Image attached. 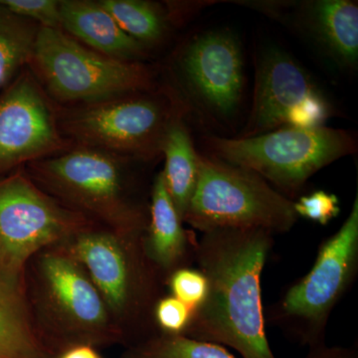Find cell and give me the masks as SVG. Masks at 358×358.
I'll use <instances>...</instances> for the list:
<instances>
[{
	"label": "cell",
	"mask_w": 358,
	"mask_h": 358,
	"mask_svg": "<svg viewBox=\"0 0 358 358\" xmlns=\"http://www.w3.org/2000/svg\"><path fill=\"white\" fill-rule=\"evenodd\" d=\"M273 234L262 229L202 233L194 261L208 292L183 336L226 345L243 358H275L266 334L261 279Z\"/></svg>",
	"instance_id": "6da1fadb"
},
{
	"label": "cell",
	"mask_w": 358,
	"mask_h": 358,
	"mask_svg": "<svg viewBox=\"0 0 358 358\" xmlns=\"http://www.w3.org/2000/svg\"><path fill=\"white\" fill-rule=\"evenodd\" d=\"M24 286L35 333L52 357L75 345L126 341L88 273L60 245L28 261Z\"/></svg>",
	"instance_id": "7a4b0ae2"
},
{
	"label": "cell",
	"mask_w": 358,
	"mask_h": 358,
	"mask_svg": "<svg viewBox=\"0 0 358 358\" xmlns=\"http://www.w3.org/2000/svg\"><path fill=\"white\" fill-rule=\"evenodd\" d=\"M145 233L96 225L58 244L83 266L126 341L157 334L154 310L166 285L145 253Z\"/></svg>",
	"instance_id": "3957f363"
},
{
	"label": "cell",
	"mask_w": 358,
	"mask_h": 358,
	"mask_svg": "<svg viewBox=\"0 0 358 358\" xmlns=\"http://www.w3.org/2000/svg\"><path fill=\"white\" fill-rule=\"evenodd\" d=\"M127 162L95 148L73 147L26 164L24 171L47 194L96 225L143 233L148 210L131 195Z\"/></svg>",
	"instance_id": "277c9868"
},
{
	"label": "cell",
	"mask_w": 358,
	"mask_h": 358,
	"mask_svg": "<svg viewBox=\"0 0 358 358\" xmlns=\"http://www.w3.org/2000/svg\"><path fill=\"white\" fill-rule=\"evenodd\" d=\"M187 110L182 100L164 89L55 107L59 129L73 147L143 162L162 154L167 129Z\"/></svg>",
	"instance_id": "5b68a950"
},
{
	"label": "cell",
	"mask_w": 358,
	"mask_h": 358,
	"mask_svg": "<svg viewBox=\"0 0 358 358\" xmlns=\"http://www.w3.org/2000/svg\"><path fill=\"white\" fill-rule=\"evenodd\" d=\"M47 96L63 106L87 105L157 89L152 68L109 57L62 29L40 27L29 63Z\"/></svg>",
	"instance_id": "8992f818"
},
{
	"label": "cell",
	"mask_w": 358,
	"mask_h": 358,
	"mask_svg": "<svg viewBox=\"0 0 358 358\" xmlns=\"http://www.w3.org/2000/svg\"><path fill=\"white\" fill-rule=\"evenodd\" d=\"M294 201L244 167L199 152V174L183 223L206 233L220 229L288 232L298 221Z\"/></svg>",
	"instance_id": "52a82bcc"
},
{
	"label": "cell",
	"mask_w": 358,
	"mask_h": 358,
	"mask_svg": "<svg viewBox=\"0 0 358 358\" xmlns=\"http://www.w3.org/2000/svg\"><path fill=\"white\" fill-rule=\"evenodd\" d=\"M212 157L244 167L281 190L298 192L313 174L355 154L357 141L345 129L282 128L247 138L204 136Z\"/></svg>",
	"instance_id": "ba28073f"
},
{
	"label": "cell",
	"mask_w": 358,
	"mask_h": 358,
	"mask_svg": "<svg viewBox=\"0 0 358 358\" xmlns=\"http://www.w3.org/2000/svg\"><path fill=\"white\" fill-rule=\"evenodd\" d=\"M358 268V196L338 232L320 245L305 277L270 308L268 322L308 348L324 341L329 317Z\"/></svg>",
	"instance_id": "9c48e42d"
},
{
	"label": "cell",
	"mask_w": 358,
	"mask_h": 358,
	"mask_svg": "<svg viewBox=\"0 0 358 358\" xmlns=\"http://www.w3.org/2000/svg\"><path fill=\"white\" fill-rule=\"evenodd\" d=\"M92 226L35 185L22 167L0 178V270L6 274L24 277L35 254Z\"/></svg>",
	"instance_id": "30bf717a"
},
{
	"label": "cell",
	"mask_w": 358,
	"mask_h": 358,
	"mask_svg": "<svg viewBox=\"0 0 358 358\" xmlns=\"http://www.w3.org/2000/svg\"><path fill=\"white\" fill-rule=\"evenodd\" d=\"M331 115V103L307 71L287 52L270 47L257 58L251 110L236 138H253L282 128H317Z\"/></svg>",
	"instance_id": "8fae6325"
},
{
	"label": "cell",
	"mask_w": 358,
	"mask_h": 358,
	"mask_svg": "<svg viewBox=\"0 0 358 358\" xmlns=\"http://www.w3.org/2000/svg\"><path fill=\"white\" fill-rule=\"evenodd\" d=\"M176 72L188 102L202 119L232 124L244 95L241 44L227 29L197 33L181 47Z\"/></svg>",
	"instance_id": "7c38bea8"
},
{
	"label": "cell",
	"mask_w": 358,
	"mask_h": 358,
	"mask_svg": "<svg viewBox=\"0 0 358 358\" xmlns=\"http://www.w3.org/2000/svg\"><path fill=\"white\" fill-rule=\"evenodd\" d=\"M71 148L50 98L31 71L23 70L0 94V176Z\"/></svg>",
	"instance_id": "4fadbf2b"
},
{
	"label": "cell",
	"mask_w": 358,
	"mask_h": 358,
	"mask_svg": "<svg viewBox=\"0 0 358 358\" xmlns=\"http://www.w3.org/2000/svg\"><path fill=\"white\" fill-rule=\"evenodd\" d=\"M183 224L167 192L164 174L159 173L152 185L143 246L150 262L166 282L174 271L189 267L194 260L196 237Z\"/></svg>",
	"instance_id": "5bb4252c"
},
{
	"label": "cell",
	"mask_w": 358,
	"mask_h": 358,
	"mask_svg": "<svg viewBox=\"0 0 358 358\" xmlns=\"http://www.w3.org/2000/svg\"><path fill=\"white\" fill-rule=\"evenodd\" d=\"M299 27L312 37L334 62L355 68L358 61V6L350 0L301 2Z\"/></svg>",
	"instance_id": "9a60e30c"
},
{
	"label": "cell",
	"mask_w": 358,
	"mask_h": 358,
	"mask_svg": "<svg viewBox=\"0 0 358 358\" xmlns=\"http://www.w3.org/2000/svg\"><path fill=\"white\" fill-rule=\"evenodd\" d=\"M61 29L109 57L140 61L145 47L126 34L99 1L60 0Z\"/></svg>",
	"instance_id": "2e32d148"
},
{
	"label": "cell",
	"mask_w": 358,
	"mask_h": 358,
	"mask_svg": "<svg viewBox=\"0 0 358 358\" xmlns=\"http://www.w3.org/2000/svg\"><path fill=\"white\" fill-rule=\"evenodd\" d=\"M0 358H53L39 341L26 298L24 277L0 270Z\"/></svg>",
	"instance_id": "e0dca14e"
},
{
	"label": "cell",
	"mask_w": 358,
	"mask_h": 358,
	"mask_svg": "<svg viewBox=\"0 0 358 358\" xmlns=\"http://www.w3.org/2000/svg\"><path fill=\"white\" fill-rule=\"evenodd\" d=\"M162 155L166 159V166L162 171L164 183L183 221L199 174V152L193 145L183 117H178L167 129Z\"/></svg>",
	"instance_id": "ac0fdd59"
},
{
	"label": "cell",
	"mask_w": 358,
	"mask_h": 358,
	"mask_svg": "<svg viewBox=\"0 0 358 358\" xmlns=\"http://www.w3.org/2000/svg\"><path fill=\"white\" fill-rule=\"evenodd\" d=\"M99 2L122 31L145 48L159 44L166 38L171 18L160 4L145 0H101Z\"/></svg>",
	"instance_id": "d6986e66"
},
{
	"label": "cell",
	"mask_w": 358,
	"mask_h": 358,
	"mask_svg": "<svg viewBox=\"0 0 358 358\" xmlns=\"http://www.w3.org/2000/svg\"><path fill=\"white\" fill-rule=\"evenodd\" d=\"M40 26L20 17L0 2V90H3L31 61Z\"/></svg>",
	"instance_id": "ffe728a7"
},
{
	"label": "cell",
	"mask_w": 358,
	"mask_h": 358,
	"mask_svg": "<svg viewBox=\"0 0 358 358\" xmlns=\"http://www.w3.org/2000/svg\"><path fill=\"white\" fill-rule=\"evenodd\" d=\"M122 358H236L222 345L188 336L157 333L134 343Z\"/></svg>",
	"instance_id": "44dd1931"
},
{
	"label": "cell",
	"mask_w": 358,
	"mask_h": 358,
	"mask_svg": "<svg viewBox=\"0 0 358 358\" xmlns=\"http://www.w3.org/2000/svg\"><path fill=\"white\" fill-rule=\"evenodd\" d=\"M166 285L171 296L185 303L193 313L203 303L208 292L206 277L199 268H178L167 278Z\"/></svg>",
	"instance_id": "7402d4cb"
},
{
	"label": "cell",
	"mask_w": 358,
	"mask_h": 358,
	"mask_svg": "<svg viewBox=\"0 0 358 358\" xmlns=\"http://www.w3.org/2000/svg\"><path fill=\"white\" fill-rule=\"evenodd\" d=\"M11 13L40 27L61 29L60 0H0Z\"/></svg>",
	"instance_id": "603a6c76"
},
{
	"label": "cell",
	"mask_w": 358,
	"mask_h": 358,
	"mask_svg": "<svg viewBox=\"0 0 358 358\" xmlns=\"http://www.w3.org/2000/svg\"><path fill=\"white\" fill-rule=\"evenodd\" d=\"M193 310L182 301L171 296H162L154 310V320L160 333L185 334L192 322Z\"/></svg>",
	"instance_id": "cb8c5ba5"
},
{
	"label": "cell",
	"mask_w": 358,
	"mask_h": 358,
	"mask_svg": "<svg viewBox=\"0 0 358 358\" xmlns=\"http://www.w3.org/2000/svg\"><path fill=\"white\" fill-rule=\"evenodd\" d=\"M294 209L299 217L307 218L320 225H327L341 212L338 196L324 190L301 197L294 202Z\"/></svg>",
	"instance_id": "d4e9b609"
},
{
	"label": "cell",
	"mask_w": 358,
	"mask_h": 358,
	"mask_svg": "<svg viewBox=\"0 0 358 358\" xmlns=\"http://www.w3.org/2000/svg\"><path fill=\"white\" fill-rule=\"evenodd\" d=\"M306 358H358L353 348L341 346H327L326 343L310 346Z\"/></svg>",
	"instance_id": "484cf974"
},
{
	"label": "cell",
	"mask_w": 358,
	"mask_h": 358,
	"mask_svg": "<svg viewBox=\"0 0 358 358\" xmlns=\"http://www.w3.org/2000/svg\"><path fill=\"white\" fill-rule=\"evenodd\" d=\"M55 358H102L96 348L91 345H75L59 353Z\"/></svg>",
	"instance_id": "4316f807"
}]
</instances>
